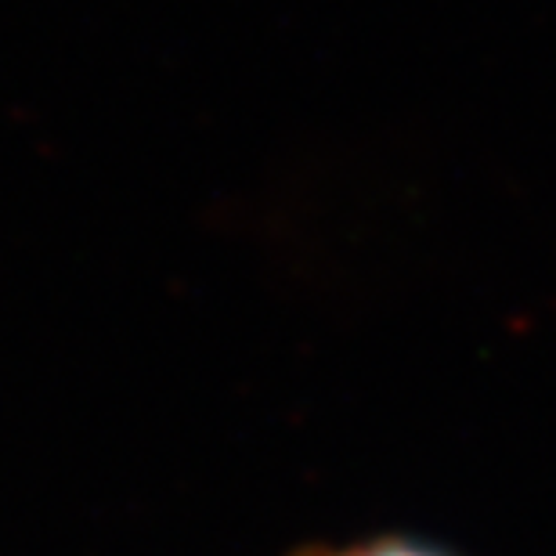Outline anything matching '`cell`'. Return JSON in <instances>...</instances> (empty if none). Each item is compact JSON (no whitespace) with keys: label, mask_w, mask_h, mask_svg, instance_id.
Returning a JSON list of instances; mask_svg holds the SVG:
<instances>
[{"label":"cell","mask_w":556,"mask_h":556,"mask_svg":"<svg viewBox=\"0 0 556 556\" xmlns=\"http://www.w3.org/2000/svg\"><path fill=\"white\" fill-rule=\"evenodd\" d=\"M315 556H444V553L416 546V542H408V539H376V542H365V546H351L340 553H315Z\"/></svg>","instance_id":"1"}]
</instances>
